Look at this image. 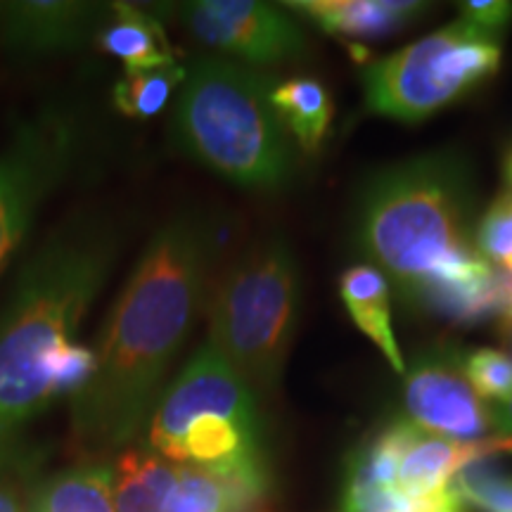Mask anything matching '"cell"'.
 <instances>
[{
  "instance_id": "19",
  "label": "cell",
  "mask_w": 512,
  "mask_h": 512,
  "mask_svg": "<svg viewBox=\"0 0 512 512\" xmlns=\"http://www.w3.org/2000/svg\"><path fill=\"white\" fill-rule=\"evenodd\" d=\"M188 67L169 64L157 69H124L112 86L114 110L131 119H150L166 107L171 95L181 91Z\"/></svg>"
},
{
  "instance_id": "12",
  "label": "cell",
  "mask_w": 512,
  "mask_h": 512,
  "mask_svg": "<svg viewBox=\"0 0 512 512\" xmlns=\"http://www.w3.org/2000/svg\"><path fill=\"white\" fill-rule=\"evenodd\" d=\"M489 446L458 444V441L434 437L408 422L403 441L396 486L415 498H441L453 494V479L465 465L482 460Z\"/></svg>"
},
{
  "instance_id": "24",
  "label": "cell",
  "mask_w": 512,
  "mask_h": 512,
  "mask_svg": "<svg viewBox=\"0 0 512 512\" xmlns=\"http://www.w3.org/2000/svg\"><path fill=\"white\" fill-rule=\"evenodd\" d=\"M95 366H98V354H95V349L79 342L64 344L60 354L55 358L53 377H50V387H53L55 399H60V396L74 399V396L91 382Z\"/></svg>"
},
{
  "instance_id": "20",
  "label": "cell",
  "mask_w": 512,
  "mask_h": 512,
  "mask_svg": "<svg viewBox=\"0 0 512 512\" xmlns=\"http://www.w3.org/2000/svg\"><path fill=\"white\" fill-rule=\"evenodd\" d=\"M344 512H460L456 494L441 498H415L401 491L394 482H368L347 475L344 482Z\"/></svg>"
},
{
  "instance_id": "1",
  "label": "cell",
  "mask_w": 512,
  "mask_h": 512,
  "mask_svg": "<svg viewBox=\"0 0 512 512\" xmlns=\"http://www.w3.org/2000/svg\"><path fill=\"white\" fill-rule=\"evenodd\" d=\"M214 233L202 216L166 221L140 254L100 332L98 366L72 399L81 453L126 446L150 422L200 311Z\"/></svg>"
},
{
  "instance_id": "22",
  "label": "cell",
  "mask_w": 512,
  "mask_h": 512,
  "mask_svg": "<svg viewBox=\"0 0 512 512\" xmlns=\"http://www.w3.org/2000/svg\"><path fill=\"white\" fill-rule=\"evenodd\" d=\"M467 382L482 401L503 403L512 394V358L496 349H475L460 356Z\"/></svg>"
},
{
  "instance_id": "8",
  "label": "cell",
  "mask_w": 512,
  "mask_h": 512,
  "mask_svg": "<svg viewBox=\"0 0 512 512\" xmlns=\"http://www.w3.org/2000/svg\"><path fill=\"white\" fill-rule=\"evenodd\" d=\"M207 413L259 418L256 392L211 342H204L195 351L188 366L162 392V399L147 422L150 448L171 463H178L185 430L192 420Z\"/></svg>"
},
{
  "instance_id": "16",
  "label": "cell",
  "mask_w": 512,
  "mask_h": 512,
  "mask_svg": "<svg viewBox=\"0 0 512 512\" xmlns=\"http://www.w3.org/2000/svg\"><path fill=\"white\" fill-rule=\"evenodd\" d=\"M114 484L117 467L110 463L69 467L36 486L29 512H117Z\"/></svg>"
},
{
  "instance_id": "4",
  "label": "cell",
  "mask_w": 512,
  "mask_h": 512,
  "mask_svg": "<svg viewBox=\"0 0 512 512\" xmlns=\"http://www.w3.org/2000/svg\"><path fill=\"white\" fill-rule=\"evenodd\" d=\"M171 138L178 150L247 190L290 181V133L271 105V86L254 69L221 57L188 64L178 91Z\"/></svg>"
},
{
  "instance_id": "17",
  "label": "cell",
  "mask_w": 512,
  "mask_h": 512,
  "mask_svg": "<svg viewBox=\"0 0 512 512\" xmlns=\"http://www.w3.org/2000/svg\"><path fill=\"white\" fill-rule=\"evenodd\" d=\"M114 508L117 512H164L178 482V463L152 448H128L119 456Z\"/></svg>"
},
{
  "instance_id": "7",
  "label": "cell",
  "mask_w": 512,
  "mask_h": 512,
  "mask_svg": "<svg viewBox=\"0 0 512 512\" xmlns=\"http://www.w3.org/2000/svg\"><path fill=\"white\" fill-rule=\"evenodd\" d=\"M86 150L72 105H50L12 128L0 150V275L27 240L46 202L69 181Z\"/></svg>"
},
{
  "instance_id": "25",
  "label": "cell",
  "mask_w": 512,
  "mask_h": 512,
  "mask_svg": "<svg viewBox=\"0 0 512 512\" xmlns=\"http://www.w3.org/2000/svg\"><path fill=\"white\" fill-rule=\"evenodd\" d=\"M460 8H463V19L494 36L508 27L512 19V3L503 0H467Z\"/></svg>"
},
{
  "instance_id": "6",
  "label": "cell",
  "mask_w": 512,
  "mask_h": 512,
  "mask_svg": "<svg viewBox=\"0 0 512 512\" xmlns=\"http://www.w3.org/2000/svg\"><path fill=\"white\" fill-rule=\"evenodd\" d=\"M498 64V36L458 19L368 64L363 72L366 102L370 112L415 124L470 93L496 74Z\"/></svg>"
},
{
  "instance_id": "2",
  "label": "cell",
  "mask_w": 512,
  "mask_h": 512,
  "mask_svg": "<svg viewBox=\"0 0 512 512\" xmlns=\"http://www.w3.org/2000/svg\"><path fill=\"white\" fill-rule=\"evenodd\" d=\"M121 230L107 216L60 223L31 252L0 304V472L34 460L29 432L55 401V358L76 342L91 304L121 254Z\"/></svg>"
},
{
  "instance_id": "13",
  "label": "cell",
  "mask_w": 512,
  "mask_h": 512,
  "mask_svg": "<svg viewBox=\"0 0 512 512\" xmlns=\"http://www.w3.org/2000/svg\"><path fill=\"white\" fill-rule=\"evenodd\" d=\"M95 46L121 60L124 69H157L176 64L174 48L162 22L152 12L131 3H112L110 19L100 27Z\"/></svg>"
},
{
  "instance_id": "18",
  "label": "cell",
  "mask_w": 512,
  "mask_h": 512,
  "mask_svg": "<svg viewBox=\"0 0 512 512\" xmlns=\"http://www.w3.org/2000/svg\"><path fill=\"white\" fill-rule=\"evenodd\" d=\"M271 105L285 131L299 147L316 152L332 121V100L328 88L316 79H287L271 88Z\"/></svg>"
},
{
  "instance_id": "3",
  "label": "cell",
  "mask_w": 512,
  "mask_h": 512,
  "mask_svg": "<svg viewBox=\"0 0 512 512\" xmlns=\"http://www.w3.org/2000/svg\"><path fill=\"white\" fill-rule=\"evenodd\" d=\"M470 183L453 157L382 171L363 190L358 242L415 304L453 318L498 306L494 268L470 242Z\"/></svg>"
},
{
  "instance_id": "11",
  "label": "cell",
  "mask_w": 512,
  "mask_h": 512,
  "mask_svg": "<svg viewBox=\"0 0 512 512\" xmlns=\"http://www.w3.org/2000/svg\"><path fill=\"white\" fill-rule=\"evenodd\" d=\"M112 5L83 0L8 3L0 46L17 55H55L95 41Z\"/></svg>"
},
{
  "instance_id": "23",
  "label": "cell",
  "mask_w": 512,
  "mask_h": 512,
  "mask_svg": "<svg viewBox=\"0 0 512 512\" xmlns=\"http://www.w3.org/2000/svg\"><path fill=\"white\" fill-rule=\"evenodd\" d=\"M475 247L489 264L501 268L512 264V202L505 195L486 211L477 226Z\"/></svg>"
},
{
  "instance_id": "26",
  "label": "cell",
  "mask_w": 512,
  "mask_h": 512,
  "mask_svg": "<svg viewBox=\"0 0 512 512\" xmlns=\"http://www.w3.org/2000/svg\"><path fill=\"white\" fill-rule=\"evenodd\" d=\"M491 415H494V430L512 434V394L503 403H498V408Z\"/></svg>"
},
{
  "instance_id": "27",
  "label": "cell",
  "mask_w": 512,
  "mask_h": 512,
  "mask_svg": "<svg viewBox=\"0 0 512 512\" xmlns=\"http://www.w3.org/2000/svg\"><path fill=\"white\" fill-rule=\"evenodd\" d=\"M0 512H22L15 486L0 482Z\"/></svg>"
},
{
  "instance_id": "10",
  "label": "cell",
  "mask_w": 512,
  "mask_h": 512,
  "mask_svg": "<svg viewBox=\"0 0 512 512\" xmlns=\"http://www.w3.org/2000/svg\"><path fill=\"white\" fill-rule=\"evenodd\" d=\"M403 377V406L418 430L458 444H475L494 430V415L467 382L460 354L432 351Z\"/></svg>"
},
{
  "instance_id": "15",
  "label": "cell",
  "mask_w": 512,
  "mask_h": 512,
  "mask_svg": "<svg viewBox=\"0 0 512 512\" xmlns=\"http://www.w3.org/2000/svg\"><path fill=\"white\" fill-rule=\"evenodd\" d=\"M339 292H342V302L347 304L358 330L373 339L375 347L382 351L396 373L406 375V363H403L399 342L394 337L389 285L380 268L368 264L347 268L339 278Z\"/></svg>"
},
{
  "instance_id": "30",
  "label": "cell",
  "mask_w": 512,
  "mask_h": 512,
  "mask_svg": "<svg viewBox=\"0 0 512 512\" xmlns=\"http://www.w3.org/2000/svg\"><path fill=\"white\" fill-rule=\"evenodd\" d=\"M508 178H510V188H512V159H510V166H508Z\"/></svg>"
},
{
  "instance_id": "29",
  "label": "cell",
  "mask_w": 512,
  "mask_h": 512,
  "mask_svg": "<svg viewBox=\"0 0 512 512\" xmlns=\"http://www.w3.org/2000/svg\"><path fill=\"white\" fill-rule=\"evenodd\" d=\"M5 12H8V3H0V34H3V22H5Z\"/></svg>"
},
{
  "instance_id": "5",
  "label": "cell",
  "mask_w": 512,
  "mask_h": 512,
  "mask_svg": "<svg viewBox=\"0 0 512 512\" xmlns=\"http://www.w3.org/2000/svg\"><path fill=\"white\" fill-rule=\"evenodd\" d=\"M299 297V268L283 238L249 249L216 285L209 342L254 392L278 387L297 328Z\"/></svg>"
},
{
  "instance_id": "28",
  "label": "cell",
  "mask_w": 512,
  "mask_h": 512,
  "mask_svg": "<svg viewBox=\"0 0 512 512\" xmlns=\"http://www.w3.org/2000/svg\"><path fill=\"white\" fill-rule=\"evenodd\" d=\"M505 337H508V342H510V349H512V320H505Z\"/></svg>"
},
{
  "instance_id": "9",
  "label": "cell",
  "mask_w": 512,
  "mask_h": 512,
  "mask_svg": "<svg viewBox=\"0 0 512 512\" xmlns=\"http://www.w3.org/2000/svg\"><path fill=\"white\" fill-rule=\"evenodd\" d=\"M185 29L202 46L252 64H273L304 53L306 36L287 12L259 0H195L181 10Z\"/></svg>"
},
{
  "instance_id": "21",
  "label": "cell",
  "mask_w": 512,
  "mask_h": 512,
  "mask_svg": "<svg viewBox=\"0 0 512 512\" xmlns=\"http://www.w3.org/2000/svg\"><path fill=\"white\" fill-rule=\"evenodd\" d=\"M460 503L484 512H512V479H505L482 460L465 465L451 484Z\"/></svg>"
},
{
  "instance_id": "14",
  "label": "cell",
  "mask_w": 512,
  "mask_h": 512,
  "mask_svg": "<svg viewBox=\"0 0 512 512\" xmlns=\"http://www.w3.org/2000/svg\"><path fill=\"white\" fill-rule=\"evenodd\" d=\"M287 8L302 12L330 34L380 38L418 17L425 5L408 0H302L287 3Z\"/></svg>"
}]
</instances>
